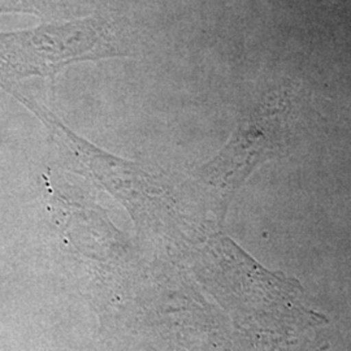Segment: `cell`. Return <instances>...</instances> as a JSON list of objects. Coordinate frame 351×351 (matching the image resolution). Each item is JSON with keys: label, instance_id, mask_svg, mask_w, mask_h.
I'll use <instances>...</instances> for the list:
<instances>
[{"label": "cell", "instance_id": "6da1fadb", "mask_svg": "<svg viewBox=\"0 0 351 351\" xmlns=\"http://www.w3.org/2000/svg\"><path fill=\"white\" fill-rule=\"evenodd\" d=\"M117 55L108 25L101 19L55 23L30 32L0 34V85L55 77L69 64Z\"/></svg>", "mask_w": 351, "mask_h": 351}, {"label": "cell", "instance_id": "7a4b0ae2", "mask_svg": "<svg viewBox=\"0 0 351 351\" xmlns=\"http://www.w3.org/2000/svg\"><path fill=\"white\" fill-rule=\"evenodd\" d=\"M295 133L297 117L290 94L269 91L243 114L224 149L204 167V173L224 186H234L259 164L285 154Z\"/></svg>", "mask_w": 351, "mask_h": 351}, {"label": "cell", "instance_id": "3957f363", "mask_svg": "<svg viewBox=\"0 0 351 351\" xmlns=\"http://www.w3.org/2000/svg\"><path fill=\"white\" fill-rule=\"evenodd\" d=\"M63 11V0H0V13L23 12L40 17H58Z\"/></svg>", "mask_w": 351, "mask_h": 351}]
</instances>
